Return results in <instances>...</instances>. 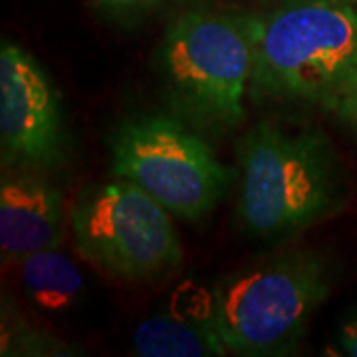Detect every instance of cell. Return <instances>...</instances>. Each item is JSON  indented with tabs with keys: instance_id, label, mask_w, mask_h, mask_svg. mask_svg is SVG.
Returning a JSON list of instances; mask_svg holds the SVG:
<instances>
[{
	"instance_id": "6da1fadb",
	"label": "cell",
	"mask_w": 357,
	"mask_h": 357,
	"mask_svg": "<svg viewBox=\"0 0 357 357\" xmlns=\"http://www.w3.org/2000/svg\"><path fill=\"white\" fill-rule=\"evenodd\" d=\"M238 215L256 238L296 236L345 206L344 163L321 129L258 121L238 141Z\"/></svg>"
},
{
	"instance_id": "7a4b0ae2",
	"label": "cell",
	"mask_w": 357,
	"mask_h": 357,
	"mask_svg": "<svg viewBox=\"0 0 357 357\" xmlns=\"http://www.w3.org/2000/svg\"><path fill=\"white\" fill-rule=\"evenodd\" d=\"M255 102L332 107L357 84V0H280L252 16Z\"/></svg>"
},
{
	"instance_id": "3957f363",
	"label": "cell",
	"mask_w": 357,
	"mask_h": 357,
	"mask_svg": "<svg viewBox=\"0 0 357 357\" xmlns=\"http://www.w3.org/2000/svg\"><path fill=\"white\" fill-rule=\"evenodd\" d=\"M167 105L203 135H222L244 119L255 64L252 16L185 10L157 46Z\"/></svg>"
},
{
	"instance_id": "277c9868",
	"label": "cell",
	"mask_w": 357,
	"mask_h": 357,
	"mask_svg": "<svg viewBox=\"0 0 357 357\" xmlns=\"http://www.w3.org/2000/svg\"><path fill=\"white\" fill-rule=\"evenodd\" d=\"M332 290L324 256L294 248L232 272L213 290L222 344L234 356H292Z\"/></svg>"
},
{
	"instance_id": "5b68a950",
	"label": "cell",
	"mask_w": 357,
	"mask_h": 357,
	"mask_svg": "<svg viewBox=\"0 0 357 357\" xmlns=\"http://www.w3.org/2000/svg\"><path fill=\"white\" fill-rule=\"evenodd\" d=\"M112 173L149 192L173 217L201 220L217 208L234 171L199 129L171 114L129 115L109 137Z\"/></svg>"
},
{
	"instance_id": "8992f818",
	"label": "cell",
	"mask_w": 357,
	"mask_h": 357,
	"mask_svg": "<svg viewBox=\"0 0 357 357\" xmlns=\"http://www.w3.org/2000/svg\"><path fill=\"white\" fill-rule=\"evenodd\" d=\"M70 220L79 256L117 280H155L183 262L171 213L128 178L86 187Z\"/></svg>"
},
{
	"instance_id": "52a82bcc",
	"label": "cell",
	"mask_w": 357,
	"mask_h": 357,
	"mask_svg": "<svg viewBox=\"0 0 357 357\" xmlns=\"http://www.w3.org/2000/svg\"><path fill=\"white\" fill-rule=\"evenodd\" d=\"M62 98L42 66L18 44L0 46V155L4 169L54 171L68 161Z\"/></svg>"
},
{
	"instance_id": "ba28073f",
	"label": "cell",
	"mask_w": 357,
	"mask_h": 357,
	"mask_svg": "<svg viewBox=\"0 0 357 357\" xmlns=\"http://www.w3.org/2000/svg\"><path fill=\"white\" fill-rule=\"evenodd\" d=\"M66 236L64 197L36 171L4 169L0 178V255L18 262L60 248Z\"/></svg>"
},
{
	"instance_id": "9c48e42d",
	"label": "cell",
	"mask_w": 357,
	"mask_h": 357,
	"mask_svg": "<svg viewBox=\"0 0 357 357\" xmlns=\"http://www.w3.org/2000/svg\"><path fill=\"white\" fill-rule=\"evenodd\" d=\"M133 354L141 357L225 356L218 333L213 296L199 302H183L141 321L133 332Z\"/></svg>"
},
{
	"instance_id": "30bf717a",
	"label": "cell",
	"mask_w": 357,
	"mask_h": 357,
	"mask_svg": "<svg viewBox=\"0 0 357 357\" xmlns=\"http://www.w3.org/2000/svg\"><path fill=\"white\" fill-rule=\"evenodd\" d=\"M18 266L28 302L42 312H66L82 298L84 278L60 248L28 255L18 260Z\"/></svg>"
},
{
	"instance_id": "8fae6325",
	"label": "cell",
	"mask_w": 357,
	"mask_h": 357,
	"mask_svg": "<svg viewBox=\"0 0 357 357\" xmlns=\"http://www.w3.org/2000/svg\"><path fill=\"white\" fill-rule=\"evenodd\" d=\"M2 356H70V347L16 321L10 328L2 326Z\"/></svg>"
},
{
	"instance_id": "7c38bea8",
	"label": "cell",
	"mask_w": 357,
	"mask_h": 357,
	"mask_svg": "<svg viewBox=\"0 0 357 357\" xmlns=\"http://www.w3.org/2000/svg\"><path fill=\"white\" fill-rule=\"evenodd\" d=\"M100 8L119 16H133V14L149 13L167 4L169 0H93Z\"/></svg>"
},
{
	"instance_id": "4fadbf2b",
	"label": "cell",
	"mask_w": 357,
	"mask_h": 357,
	"mask_svg": "<svg viewBox=\"0 0 357 357\" xmlns=\"http://www.w3.org/2000/svg\"><path fill=\"white\" fill-rule=\"evenodd\" d=\"M330 112L337 115V119L344 121L345 126L357 135V84L333 103Z\"/></svg>"
},
{
	"instance_id": "5bb4252c",
	"label": "cell",
	"mask_w": 357,
	"mask_h": 357,
	"mask_svg": "<svg viewBox=\"0 0 357 357\" xmlns=\"http://www.w3.org/2000/svg\"><path fill=\"white\" fill-rule=\"evenodd\" d=\"M337 340L345 356L357 357V306L345 316L344 324L340 326Z\"/></svg>"
}]
</instances>
